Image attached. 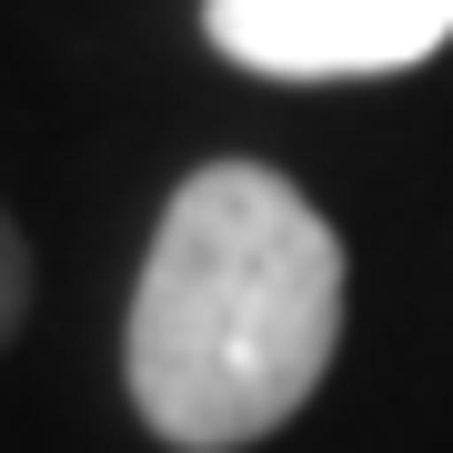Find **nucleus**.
Wrapping results in <instances>:
<instances>
[{
	"label": "nucleus",
	"instance_id": "f257e3e1",
	"mask_svg": "<svg viewBox=\"0 0 453 453\" xmlns=\"http://www.w3.org/2000/svg\"><path fill=\"white\" fill-rule=\"evenodd\" d=\"M342 342V242L262 162L172 192L131 292V403L181 453H242L312 403Z\"/></svg>",
	"mask_w": 453,
	"mask_h": 453
},
{
	"label": "nucleus",
	"instance_id": "f03ea898",
	"mask_svg": "<svg viewBox=\"0 0 453 453\" xmlns=\"http://www.w3.org/2000/svg\"><path fill=\"white\" fill-rule=\"evenodd\" d=\"M202 31L262 81H383L453 41V0H202Z\"/></svg>",
	"mask_w": 453,
	"mask_h": 453
},
{
	"label": "nucleus",
	"instance_id": "7ed1b4c3",
	"mask_svg": "<svg viewBox=\"0 0 453 453\" xmlns=\"http://www.w3.org/2000/svg\"><path fill=\"white\" fill-rule=\"evenodd\" d=\"M20 303H31V252H20V232L0 222V342H11V323H20Z\"/></svg>",
	"mask_w": 453,
	"mask_h": 453
}]
</instances>
